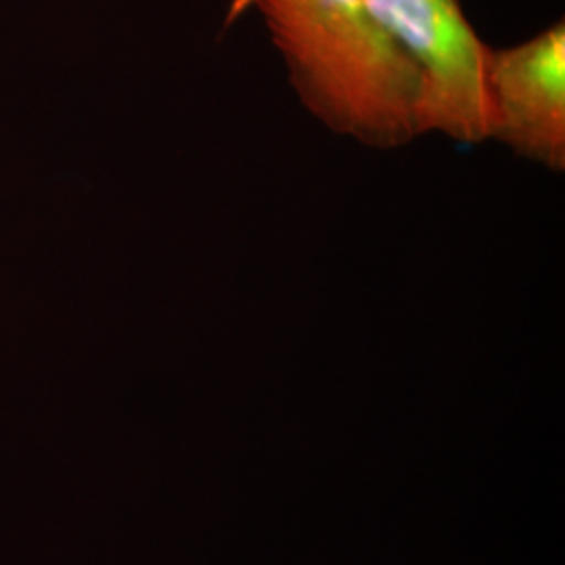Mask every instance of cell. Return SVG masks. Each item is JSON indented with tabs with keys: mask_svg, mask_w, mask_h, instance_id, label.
Wrapping results in <instances>:
<instances>
[{
	"mask_svg": "<svg viewBox=\"0 0 565 565\" xmlns=\"http://www.w3.org/2000/svg\"><path fill=\"white\" fill-rule=\"evenodd\" d=\"M385 34L422 78V135L463 145L488 135L486 60L490 46L465 18L459 0H366Z\"/></svg>",
	"mask_w": 565,
	"mask_h": 565,
	"instance_id": "2",
	"label": "cell"
},
{
	"mask_svg": "<svg viewBox=\"0 0 565 565\" xmlns=\"http://www.w3.org/2000/svg\"><path fill=\"white\" fill-rule=\"evenodd\" d=\"M486 141L551 172L565 170L564 21L486 60Z\"/></svg>",
	"mask_w": 565,
	"mask_h": 565,
	"instance_id": "3",
	"label": "cell"
},
{
	"mask_svg": "<svg viewBox=\"0 0 565 565\" xmlns=\"http://www.w3.org/2000/svg\"><path fill=\"white\" fill-rule=\"evenodd\" d=\"M258 11L303 107L331 132L373 149L422 137V78L366 0H233Z\"/></svg>",
	"mask_w": 565,
	"mask_h": 565,
	"instance_id": "1",
	"label": "cell"
}]
</instances>
